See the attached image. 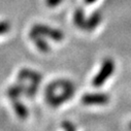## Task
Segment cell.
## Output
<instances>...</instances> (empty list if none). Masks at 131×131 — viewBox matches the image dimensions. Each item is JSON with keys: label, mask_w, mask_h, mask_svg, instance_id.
<instances>
[{"label": "cell", "mask_w": 131, "mask_h": 131, "mask_svg": "<svg viewBox=\"0 0 131 131\" xmlns=\"http://www.w3.org/2000/svg\"><path fill=\"white\" fill-rule=\"evenodd\" d=\"M10 29V24L6 21H2L0 22V35H2L6 32H8V30Z\"/></svg>", "instance_id": "13"}, {"label": "cell", "mask_w": 131, "mask_h": 131, "mask_svg": "<svg viewBox=\"0 0 131 131\" xmlns=\"http://www.w3.org/2000/svg\"><path fill=\"white\" fill-rule=\"evenodd\" d=\"M101 20H102V15L99 12H95L89 19H87L84 30L85 31H89V32L93 31L98 25L100 24Z\"/></svg>", "instance_id": "8"}, {"label": "cell", "mask_w": 131, "mask_h": 131, "mask_svg": "<svg viewBox=\"0 0 131 131\" xmlns=\"http://www.w3.org/2000/svg\"><path fill=\"white\" fill-rule=\"evenodd\" d=\"M61 126L64 129V131H77L75 126L71 122H69V121H63Z\"/></svg>", "instance_id": "12"}, {"label": "cell", "mask_w": 131, "mask_h": 131, "mask_svg": "<svg viewBox=\"0 0 131 131\" xmlns=\"http://www.w3.org/2000/svg\"><path fill=\"white\" fill-rule=\"evenodd\" d=\"M18 78L20 81H25V80H29L31 81V83H36V84H40L42 77L39 72L35 71V70H32L29 68H23L20 70Z\"/></svg>", "instance_id": "5"}, {"label": "cell", "mask_w": 131, "mask_h": 131, "mask_svg": "<svg viewBox=\"0 0 131 131\" xmlns=\"http://www.w3.org/2000/svg\"><path fill=\"white\" fill-rule=\"evenodd\" d=\"M31 31L35 32V33L41 35V36H47L49 38H51L54 41H62L64 39V34L61 30L55 29V28H51L49 26L46 25H41V24H36L31 28Z\"/></svg>", "instance_id": "2"}, {"label": "cell", "mask_w": 131, "mask_h": 131, "mask_svg": "<svg viewBox=\"0 0 131 131\" xmlns=\"http://www.w3.org/2000/svg\"><path fill=\"white\" fill-rule=\"evenodd\" d=\"M129 129L131 130V122H130V124H129Z\"/></svg>", "instance_id": "16"}, {"label": "cell", "mask_w": 131, "mask_h": 131, "mask_svg": "<svg viewBox=\"0 0 131 131\" xmlns=\"http://www.w3.org/2000/svg\"><path fill=\"white\" fill-rule=\"evenodd\" d=\"M12 103H13V107H14L17 116L20 119L25 120V119L28 118L29 112H28V108L26 107V105H24L19 99H13L12 100Z\"/></svg>", "instance_id": "9"}, {"label": "cell", "mask_w": 131, "mask_h": 131, "mask_svg": "<svg viewBox=\"0 0 131 131\" xmlns=\"http://www.w3.org/2000/svg\"><path fill=\"white\" fill-rule=\"evenodd\" d=\"M96 1V0H85V2L87 3V4H91V3H94Z\"/></svg>", "instance_id": "15"}, {"label": "cell", "mask_w": 131, "mask_h": 131, "mask_svg": "<svg viewBox=\"0 0 131 131\" xmlns=\"http://www.w3.org/2000/svg\"><path fill=\"white\" fill-rule=\"evenodd\" d=\"M74 91L75 89H69V90H63V92L60 94V95H53L51 98L47 100L48 104L50 106H53V107H58L60 106L61 104H63L64 102H66L67 100L71 99L73 94H74Z\"/></svg>", "instance_id": "4"}, {"label": "cell", "mask_w": 131, "mask_h": 131, "mask_svg": "<svg viewBox=\"0 0 131 131\" xmlns=\"http://www.w3.org/2000/svg\"><path fill=\"white\" fill-rule=\"evenodd\" d=\"M25 89H26V86L24 85L23 81H20V83H17V84L8 87V89L6 91V95L10 100L18 99L22 94H24Z\"/></svg>", "instance_id": "6"}, {"label": "cell", "mask_w": 131, "mask_h": 131, "mask_svg": "<svg viewBox=\"0 0 131 131\" xmlns=\"http://www.w3.org/2000/svg\"><path fill=\"white\" fill-rule=\"evenodd\" d=\"M114 71H115V62L111 58L104 59L99 72L94 77V79L92 81V85L96 88L101 87L106 82V80L112 77Z\"/></svg>", "instance_id": "1"}, {"label": "cell", "mask_w": 131, "mask_h": 131, "mask_svg": "<svg viewBox=\"0 0 131 131\" xmlns=\"http://www.w3.org/2000/svg\"><path fill=\"white\" fill-rule=\"evenodd\" d=\"M29 36H30L31 40L36 45V48H37L40 52H42V53H48V52L51 51V48H50L49 43L42 38L41 35L35 33V32H33V31H30Z\"/></svg>", "instance_id": "7"}, {"label": "cell", "mask_w": 131, "mask_h": 131, "mask_svg": "<svg viewBox=\"0 0 131 131\" xmlns=\"http://www.w3.org/2000/svg\"><path fill=\"white\" fill-rule=\"evenodd\" d=\"M63 0H46V4L48 7H56L58 6Z\"/></svg>", "instance_id": "14"}, {"label": "cell", "mask_w": 131, "mask_h": 131, "mask_svg": "<svg viewBox=\"0 0 131 131\" xmlns=\"http://www.w3.org/2000/svg\"><path fill=\"white\" fill-rule=\"evenodd\" d=\"M73 21H74V24L82 30H84L85 28V25H86V21L87 19L85 18V13L82 8H78L74 13V16H73Z\"/></svg>", "instance_id": "10"}, {"label": "cell", "mask_w": 131, "mask_h": 131, "mask_svg": "<svg viewBox=\"0 0 131 131\" xmlns=\"http://www.w3.org/2000/svg\"><path fill=\"white\" fill-rule=\"evenodd\" d=\"M110 100V95L105 93H87L82 97V102L85 105H104Z\"/></svg>", "instance_id": "3"}, {"label": "cell", "mask_w": 131, "mask_h": 131, "mask_svg": "<svg viewBox=\"0 0 131 131\" xmlns=\"http://www.w3.org/2000/svg\"><path fill=\"white\" fill-rule=\"evenodd\" d=\"M38 86L39 84H36V83H31L26 89H25V92L24 94L29 98V99H32V98H34L37 91H38Z\"/></svg>", "instance_id": "11"}]
</instances>
